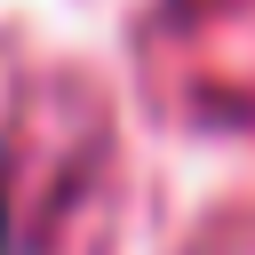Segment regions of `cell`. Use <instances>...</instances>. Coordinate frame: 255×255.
Returning a JSON list of instances; mask_svg holds the SVG:
<instances>
[{
	"mask_svg": "<svg viewBox=\"0 0 255 255\" xmlns=\"http://www.w3.org/2000/svg\"><path fill=\"white\" fill-rule=\"evenodd\" d=\"M0 255H8V199H0Z\"/></svg>",
	"mask_w": 255,
	"mask_h": 255,
	"instance_id": "obj_1",
	"label": "cell"
}]
</instances>
